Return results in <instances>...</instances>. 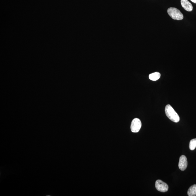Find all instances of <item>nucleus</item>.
Returning <instances> with one entry per match:
<instances>
[{
	"mask_svg": "<svg viewBox=\"0 0 196 196\" xmlns=\"http://www.w3.org/2000/svg\"><path fill=\"white\" fill-rule=\"evenodd\" d=\"M165 112L166 116L173 122L177 123L180 121V117L171 105H167L165 108Z\"/></svg>",
	"mask_w": 196,
	"mask_h": 196,
	"instance_id": "1",
	"label": "nucleus"
},
{
	"mask_svg": "<svg viewBox=\"0 0 196 196\" xmlns=\"http://www.w3.org/2000/svg\"><path fill=\"white\" fill-rule=\"evenodd\" d=\"M168 13L172 19L176 20H182L183 15L179 9L175 7H170L168 9Z\"/></svg>",
	"mask_w": 196,
	"mask_h": 196,
	"instance_id": "2",
	"label": "nucleus"
},
{
	"mask_svg": "<svg viewBox=\"0 0 196 196\" xmlns=\"http://www.w3.org/2000/svg\"><path fill=\"white\" fill-rule=\"evenodd\" d=\"M142 123L140 119L135 118L133 119L131 123V130L133 133H137L140 130Z\"/></svg>",
	"mask_w": 196,
	"mask_h": 196,
	"instance_id": "3",
	"label": "nucleus"
},
{
	"mask_svg": "<svg viewBox=\"0 0 196 196\" xmlns=\"http://www.w3.org/2000/svg\"><path fill=\"white\" fill-rule=\"evenodd\" d=\"M156 187L158 191L166 192L168 190V186L167 184L160 180H158L156 182Z\"/></svg>",
	"mask_w": 196,
	"mask_h": 196,
	"instance_id": "4",
	"label": "nucleus"
},
{
	"mask_svg": "<svg viewBox=\"0 0 196 196\" xmlns=\"http://www.w3.org/2000/svg\"><path fill=\"white\" fill-rule=\"evenodd\" d=\"M187 159L185 156L182 155L180 156L178 166L182 171H184L187 166Z\"/></svg>",
	"mask_w": 196,
	"mask_h": 196,
	"instance_id": "5",
	"label": "nucleus"
},
{
	"mask_svg": "<svg viewBox=\"0 0 196 196\" xmlns=\"http://www.w3.org/2000/svg\"><path fill=\"white\" fill-rule=\"evenodd\" d=\"M181 2L182 7L185 10L189 12L193 10V6L188 0H181Z\"/></svg>",
	"mask_w": 196,
	"mask_h": 196,
	"instance_id": "6",
	"label": "nucleus"
},
{
	"mask_svg": "<svg viewBox=\"0 0 196 196\" xmlns=\"http://www.w3.org/2000/svg\"><path fill=\"white\" fill-rule=\"evenodd\" d=\"M160 74L159 72H156L154 73L150 74L149 75V78L152 81H156L160 78Z\"/></svg>",
	"mask_w": 196,
	"mask_h": 196,
	"instance_id": "7",
	"label": "nucleus"
},
{
	"mask_svg": "<svg viewBox=\"0 0 196 196\" xmlns=\"http://www.w3.org/2000/svg\"><path fill=\"white\" fill-rule=\"evenodd\" d=\"M187 194L189 196H196V185H192L189 188Z\"/></svg>",
	"mask_w": 196,
	"mask_h": 196,
	"instance_id": "8",
	"label": "nucleus"
},
{
	"mask_svg": "<svg viewBox=\"0 0 196 196\" xmlns=\"http://www.w3.org/2000/svg\"><path fill=\"white\" fill-rule=\"evenodd\" d=\"M196 148V138L192 139L190 142L189 148L191 150H194Z\"/></svg>",
	"mask_w": 196,
	"mask_h": 196,
	"instance_id": "9",
	"label": "nucleus"
},
{
	"mask_svg": "<svg viewBox=\"0 0 196 196\" xmlns=\"http://www.w3.org/2000/svg\"><path fill=\"white\" fill-rule=\"evenodd\" d=\"M193 2L196 3V0H190Z\"/></svg>",
	"mask_w": 196,
	"mask_h": 196,
	"instance_id": "10",
	"label": "nucleus"
}]
</instances>
